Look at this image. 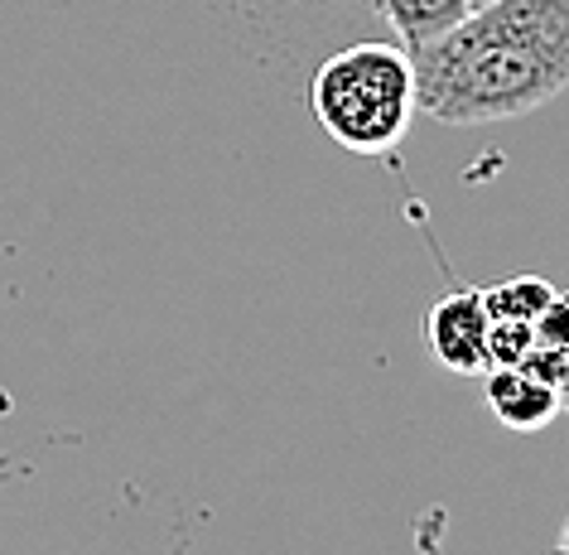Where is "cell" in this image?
I'll return each instance as SVG.
<instances>
[{
  "mask_svg": "<svg viewBox=\"0 0 569 555\" xmlns=\"http://www.w3.org/2000/svg\"><path fill=\"white\" fill-rule=\"evenodd\" d=\"M555 555H569V517H565V532H560V541H555Z\"/></svg>",
  "mask_w": 569,
  "mask_h": 555,
  "instance_id": "obj_10",
  "label": "cell"
},
{
  "mask_svg": "<svg viewBox=\"0 0 569 555\" xmlns=\"http://www.w3.org/2000/svg\"><path fill=\"white\" fill-rule=\"evenodd\" d=\"M531 334H536V344L565 348V353H569V290H555V295H550V305L536 315Z\"/></svg>",
  "mask_w": 569,
  "mask_h": 555,
  "instance_id": "obj_8",
  "label": "cell"
},
{
  "mask_svg": "<svg viewBox=\"0 0 569 555\" xmlns=\"http://www.w3.org/2000/svg\"><path fill=\"white\" fill-rule=\"evenodd\" d=\"M482 396H488L492 416L517 435H536L560 416V392L536 381L531 373H521V367H488L482 373Z\"/></svg>",
  "mask_w": 569,
  "mask_h": 555,
  "instance_id": "obj_4",
  "label": "cell"
},
{
  "mask_svg": "<svg viewBox=\"0 0 569 555\" xmlns=\"http://www.w3.org/2000/svg\"><path fill=\"white\" fill-rule=\"evenodd\" d=\"M521 373H531L536 381H546V387L560 392L565 377H569V353L565 348H546V344H531V353L517 363Z\"/></svg>",
  "mask_w": 569,
  "mask_h": 555,
  "instance_id": "obj_9",
  "label": "cell"
},
{
  "mask_svg": "<svg viewBox=\"0 0 569 555\" xmlns=\"http://www.w3.org/2000/svg\"><path fill=\"white\" fill-rule=\"evenodd\" d=\"M309 107L323 136L352 155H387L416 121V68L396 44H352L319 63Z\"/></svg>",
  "mask_w": 569,
  "mask_h": 555,
  "instance_id": "obj_2",
  "label": "cell"
},
{
  "mask_svg": "<svg viewBox=\"0 0 569 555\" xmlns=\"http://www.w3.org/2000/svg\"><path fill=\"white\" fill-rule=\"evenodd\" d=\"M488 309L482 290H453L430 305L425 315V344L430 358L453 377H478L488 373Z\"/></svg>",
  "mask_w": 569,
  "mask_h": 555,
  "instance_id": "obj_3",
  "label": "cell"
},
{
  "mask_svg": "<svg viewBox=\"0 0 569 555\" xmlns=\"http://www.w3.org/2000/svg\"><path fill=\"white\" fill-rule=\"evenodd\" d=\"M555 286L540 276H511V280H497L492 290H482V309L488 319H517V324H536V315L550 305Z\"/></svg>",
  "mask_w": 569,
  "mask_h": 555,
  "instance_id": "obj_6",
  "label": "cell"
},
{
  "mask_svg": "<svg viewBox=\"0 0 569 555\" xmlns=\"http://www.w3.org/2000/svg\"><path fill=\"white\" fill-rule=\"evenodd\" d=\"M560 410H569V377H565V387H560Z\"/></svg>",
  "mask_w": 569,
  "mask_h": 555,
  "instance_id": "obj_11",
  "label": "cell"
},
{
  "mask_svg": "<svg viewBox=\"0 0 569 555\" xmlns=\"http://www.w3.org/2000/svg\"><path fill=\"white\" fill-rule=\"evenodd\" d=\"M531 344H536L531 324L492 319V324H488V367H517L526 353H531Z\"/></svg>",
  "mask_w": 569,
  "mask_h": 555,
  "instance_id": "obj_7",
  "label": "cell"
},
{
  "mask_svg": "<svg viewBox=\"0 0 569 555\" xmlns=\"http://www.w3.org/2000/svg\"><path fill=\"white\" fill-rule=\"evenodd\" d=\"M478 0H377V16L391 24L396 44L406 53H416L425 44H435L439 34H449Z\"/></svg>",
  "mask_w": 569,
  "mask_h": 555,
  "instance_id": "obj_5",
  "label": "cell"
},
{
  "mask_svg": "<svg viewBox=\"0 0 569 555\" xmlns=\"http://www.w3.org/2000/svg\"><path fill=\"white\" fill-rule=\"evenodd\" d=\"M410 68L416 111L439 126L531 117L569 88V0H482Z\"/></svg>",
  "mask_w": 569,
  "mask_h": 555,
  "instance_id": "obj_1",
  "label": "cell"
}]
</instances>
